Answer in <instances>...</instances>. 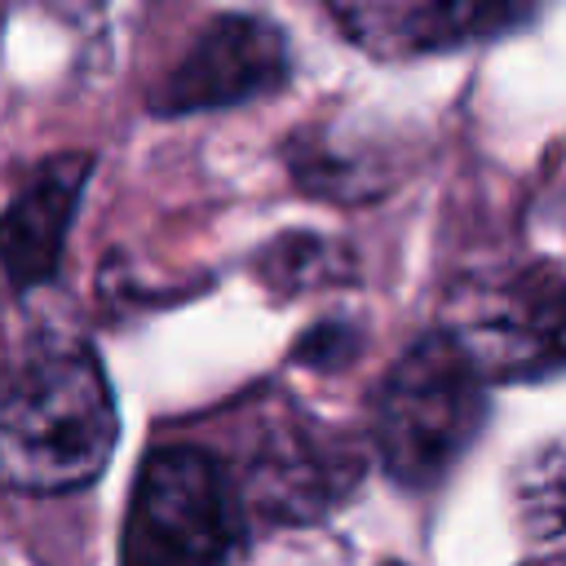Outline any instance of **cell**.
<instances>
[{
  "mask_svg": "<svg viewBox=\"0 0 566 566\" xmlns=\"http://www.w3.org/2000/svg\"><path fill=\"white\" fill-rule=\"evenodd\" d=\"M115 438V394L88 345H49L0 385V486L9 491H80L106 469Z\"/></svg>",
  "mask_w": 566,
  "mask_h": 566,
  "instance_id": "obj_1",
  "label": "cell"
},
{
  "mask_svg": "<svg viewBox=\"0 0 566 566\" xmlns=\"http://www.w3.org/2000/svg\"><path fill=\"white\" fill-rule=\"evenodd\" d=\"M491 376L455 332H429L398 354L371 398V442L402 486H433L482 433Z\"/></svg>",
  "mask_w": 566,
  "mask_h": 566,
  "instance_id": "obj_2",
  "label": "cell"
},
{
  "mask_svg": "<svg viewBox=\"0 0 566 566\" xmlns=\"http://www.w3.org/2000/svg\"><path fill=\"white\" fill-rule=\"evenodd\" d=\"M248 548V504L234 473L203 447H155L133 482L119 566H234Z\"/></svg>",
  "mask_w": 566,
  "mask_h": 566,
  "instance_id": "obj_3",
  "label": "cell"
},
{
  "mask_svg": "<svg viewBox=\"0 0 566 566\" xmlns=\"http://www.w3.org/2000/svg\"><path fill=\"white\" fill-rule=\"evenodd\" d=\"M367 455L345 429L314 420L283 402L248 451L243 473H234L243 504L270 522H314L332 513L363 482Z\"/></svg>",
  "mask_w": 566,
  "mask_h": 566,
  "instance_id": "obj_4",
  "label": "cell"
},
{
  "mask_svg": "<svg viewBox=\"0 0 566 566\" xmlns=\"http://www.w3.org/2000/svg\"><path fill=\"white\" fill-rule=\"evenodd\" d=\"M287 71H292L287 35L274 22L252 13H221L195 35L186 57L150 93V111L190 115V111L239 106L287 84Z\"/></svg>",
  "mask_w": 566,
  "mask_h": 566,
  "instance_id": "obj_5",
  "label": "cell"
},
{
  "mask_svg": "<svg viewBox=\"0 0 566 566\" xmlns=\"http://www.w3.org/2000/svg\"><path fill=\"white\" fill-rule=\"evenodd\" d=\"M88 168H93V159L80 150L53 155L4 203V212H0V265L18 292H31L57 274L66 230L75 221V203L84 195Z\"/></svg>",
  "mask_w": 566,
  "mask_h": 566,
  "instance_id": "obj_6",
  "label": "cell"
},
{
  "mask_svg": "<svg viewBox=\"0 0 566 566\" xmlns=\"http://www.w3.org/2000/svg\"><path fill=\"white\" fill-rule=\"evenodd\" d=\"M340 31L376 57L447 53L473 40H491L531 18L522 4H332Z\"/></svg>",
  "mask_w": 566,
  "mask_h": 566,
  "instance_id": "obj_7",
  "label": "cell"
},
{
  "mask_svg": "<svg viewBox=\"0 0 566 566\" xmlns=\"http://www.w3.org/2000/svg\"><path fill=\"white\" fill-rule=\"evenodd\" d=\"M486 345L473 349L486 376H539L566 363V283H535L482 327Z\"/></svg>",
  "mask_w": 566,
  "mask_h": 566,
  "instance_id": "obj_8",
  "label": "cell"
},
{
  "mask_svg": "<svg viewBox=\"0 0 566 566\" xmlns=\"http://www.w3.org/2000/svg\"><path fill=\"white\" fill-rule=\"evenodd\" d=\"M265 283L279 287L283 296H296L305 287H323L340 274H349V256L340 252V243L318 239V234H283L265 248Z\"/></svg>",
  "mask_w": 566,
  "mask_h": 566,
  "instance_id": "obj_9",
  "label": "cell"
},
{
  "mask_svg": "<svg viewBox=\"0 0 566 566\" xmlns=\"http://www.w3.org/2000/svg\"><path fill=\"white\" fill-rule=\"evenodd\" d=\"M517 513L531 535L566 531V442L526 460L517 478Z\"/></svg>",
  "mask_w": 566,
  "mask_h": 566,
  "instance_id": "obj_10",
  "label": "cell"
}]
</instances>
